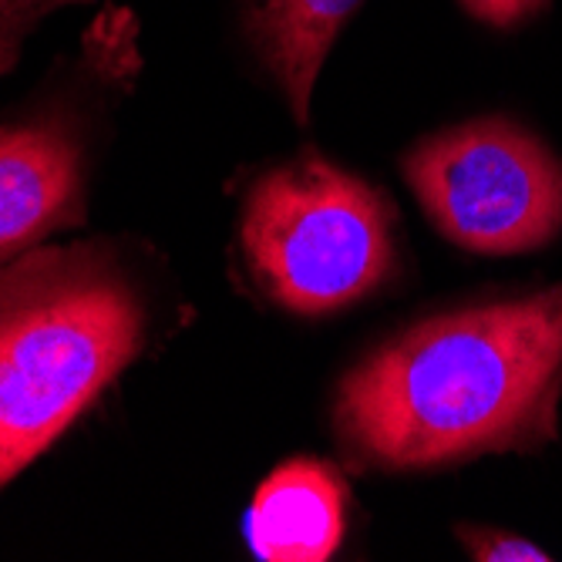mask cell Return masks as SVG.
<instances>
[{
    "instance_id": "1",
    "label": "cell",
    "mask_w": 562,
    "mask_h": 562,
    "mask_svg": "<svg viewBox=\"0 0 562 562\" xmlns=\"http://www.w3.org/2000/svg\"><path fill=\"white\" fill-rule=\"evenodd\" d=\"M562 283L418 321L337 387L334 428L364 465L407 472L539 451L559 435Z\"/></svg>"
},
{
    "instance_id": "2",
    "label": "cell",
    "mask_w": 562,
    "mask_h": 562,
    "mask_svg": "<svg viewBox=\"0 0 562 562\" xmlns=\"http://www.w3.org/2000/svg\"><path fill=\"white\" fill-rule=\"evenodd\" d=\"M156 300L119 243L0 263V488L55 445L151 340Z\"/></svg>"
},
{
    "instance_id": "3",
    "label": "cell",
    "mask_w": 562,
    "mask_h": 562,
    "mask_svg": "<svg viewBox=\"0 0 562 562\" xmlns=\"http://www.w3.org/2000/svg\"><path fill=\"white\" fill-rule=\"evenodd\" d=\"M138 71V18L109 8L31 105L0 122V263L85 223L98 132Z\"/></svg>"
},
{
    "instance_id": "4",
    "label": "cell",
    "mask_w": 562,
    "mask_h": 562,
    "mask_svg": "<svg viewBox=\"0 0 562 562\" xmlns=\"http://www.w3.org/2000/svg\"><path fill=\"white\" fill-rule=\"evenodd\" d=\"M239 246L260 290L303 317L364 300L397 260L387 199L317 151L257 179Z\"/></svg>"
},
{
    "instance_id": "5",
    "label": "cell",
    "mask_w": 562,
    "mask_h": 562,
    "mask_svg": "<svg viewBox=\"0 0 562 562\" xmlns=\"http://www.w3.org/2000/svg\"><path fill=\"white\" fill-rule=\"evenodd\" d=\"M401 169L435 229L469 252L516 257L562 229V162L513 119L488 115L435 132Z\"/></svg>"
},
{
    "instance_id": "6",
    "label": "cell",
    "mask_w": 562,
    "mask_h": 562,
    "mask_svg": "<svg viewBox=\"0 0 562 562\" xmlns=\"http://www.w3.org/2000/svg\"><path fill=\"white\" fill-rule=\"evenodd\" d=\"M364 0H239V27L257 65L306 125L317 78Z\"/></svg>"
},
{
    "instance_id": "7",
    "label": "cell",
    "mask_w": 562,
    "mask_h": 562,
    "mask_svg": "<svg viewBox=\"0 0 562 562\" xmlns=\"http://www.w3.org/2000/svg\"><path fill=\"white\" fill-rule=\"evenodd\" d=\"M344 479L321 462H290L257 492L246 516V539L267 562H321L344 539Z\"/></svg>"
},
{
    "instance_id": "8",
    "label": "cell",
    "mask_w": 562,
    "mask_h": 562,
    "mask_svg": "<svg viewBox=\"0 0 562 562\" xmlns=\"http://www.w3.org/2000/svg\"><path fill=\"white\" fill-rule=\"evenodd\" d=\"M81 0H0V78L14 71L34 31L65 8Z\"/></svg>"
},
{
    "instance_id": "9",
    "label": "cell",
    "mask_w": 562,
    "mask_h": 562,
    "mask_svg": "<svg viewBox=\"0 0 562 562\" xmlns=\"http://www.w3.org/2000/svg\"><path fill=\"white\" fill-rule=\"evenodd\" d=\"M454 536L479 562H549L552 559L542 546L508 529H495V526H458Z\"/></svg>"
},
{
    "instance_id": "10",
    "label": "cell",
    "mask_w": 562,
    "mask_h": 562,
    "mask_svg": "<svg viewBox=\"0 0 562 562\" xmlns=\"http://www.w3.org/2000/svg\"><path fill=\"white\" fill-rule=\"evenodd\" d=\"M475 21L508 31V27H519L529 18H536L549 0H458Z\"/></svg>"
}]
</instances>
